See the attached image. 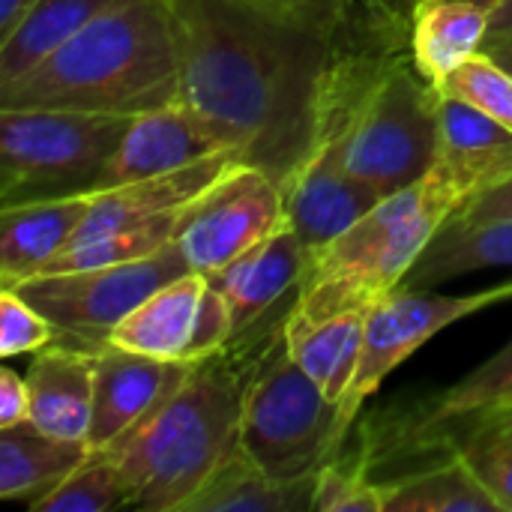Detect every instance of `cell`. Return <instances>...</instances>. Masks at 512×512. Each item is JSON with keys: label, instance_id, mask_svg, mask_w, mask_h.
<instances>
[{"label": "cell", "instance_id": "d590c367", "mask_svg": "<svg viewBox=\"0 0 512 512\" xmlns=\"http://www.w3.org/2000/svg\"><path fill=\"white\" fill-rule=\"evenodd\" d=\"M36 0H0V42L12 36V30L24 21Z\"/></svg>", "mask_w": 512, "mask_h": 512}, {"label": "cell", "instance_id": "4dcf8cb0", "mask_svg": "<svg viewBox=\"0 0 512 512\" xmlns=\"http://www.w3.org/2000/svg\"><path fill=\"white\" fill-rule=\"evenodd\" d=\"M57 339L54 324L18 291L0 288V354H36Z\"/></svg>", "mask_w": 512, "mask_h": 512}, {"label": "cell", "instance_id": "d4e9b609", "mask_svg": "<svg viewBox=\"0 0 512 512\" xmlns=\"http://www.w3.org/2000/svg\"><path fill=\"white\" fill-rule=\"evenodd\" d=\"M114 0H36L24 21L0 42V84L36 66L54 45L96 18Z\"/></svg>", "mask_w": 512, "mask_h": 512}, {"label": "cell", "instance_id": "5bb4252c", "mask_svg": "<svg viewBox=\"0 0 512 512\" xmlns=\"http://www.w3.org/2000/svg\"><path fill=\"white\" fill-rule=\"evenodd\" d=\"M189 366V360H156L120 345L102 348L96 354L87 447L111 450Z\"/></svg>", "mask_w": 512, "mask_h": 512}, {"label": "cell", "instance_id": "74e56055", "mask_svg": "<svg viewBox=\"0 0 512 512\" xmlns=\"http://www.w3.org/2000/svg\"><path fill=\"white\" fill-rule=\"evenodd\" d=\"M483 48H486L489 54H495L501 63H507L512 69V36H507V39H489Z\"/></svg>", "mask_w": 512, "mask_h": 512}, {"label": "cell", "instance_id": "e575fe53", "mask_svg": "<svg viewBox=\"0 0 512 512\" xmlns=\"http://www.w3.org/2000/svg\"><path fill=\"white\" fill-rule=\"evenodd\" d=\"M261 3H270V6L297 12L303 18H312V21L330 27V30H336V24L342 21L345 9L351 6V0H261Z\"/></svg>", "mask_w": 512, "mask_h": 512}, {"label": "cell", "instance_id": "52a82bcc", "mask_svg": "<svg viewBox=\"0 0 512 512\" xmlns=\"http://www.w3.org/2000/svg\"><path fill=\"white\" fill-rule=\"evenodd\" d=\"M339 447V405L282 351L246 384L240 450L270 477L318 474Z\"/></svg>", "mask_w": 512, "mask_h": 512}, {"label": "cell", "instance_id": "8992f818", "mask_svg": "<svg viewBox=\"0 0 512 512\" xmlns=\"http://www.w3.org/2000/svg\"><path fill=\"white\" fill-rule=\"evenodd\" d=\"M324 132L336 135L345 168L387 198L426 177L438 162L435 87L417 69L393 66L357 93L351 111L330 120Z\"/></svg>", "mask_w": 512, "mask_h": 512}, {"label": "cell", "instance_id": "d6a6232c", "mask_svg": "<svg viewBox=\"0 0 512 512\" xmlns=\"http://www.w3.org/2000/svg\"><path fill=\"white\" fill-rule=\"evenodd\" d=\"M501 216H512V174L486 186L483 192H477L453 219L462 222H486V219H501Z\"/></svg>", "mask_w": 512, "mask_h": 512}, {"label": "cell", "instance_id": "e0dca14e", "mask_svg": "<svg viewBox=\"0 0 512 512\" xmlns=\"http://www.w3.org/2000/svg\"><path fill=\"white\" fill-rule=\"evenodd\" d=\"M498 9L501 0H414V69L429 84H441L465 60L483 51Z\"/></svg>", "mask_w": 512, "mask_h": 512}, {"label": "cell", "instance_id": "484cf974", "mask_svg": "<svg viewBox=\"0 0 512 512\" xmlns=\"http://www.w3.org/2000/svg\"><path fill=\"white\" fill-rule=\"evenodd\" d=\"M512 408V342L495 357L453 384L441 402L435 405L429 423H459V420H483Z\"/></svg>", "mask_w": 512, "mask_h": 512}, {"label": "cell", "instance_id": "2e32d148", "mask_svg": "<svg viewBox=\"0 0 512 512\" xmlns=\"http://www.w3.org/2000/svg\"><path fill=\"white\" fill-rule=\"evenodd\" d=\"M306 264L309 255L294 228L285 222L273 237L207 279L225 294L234 315V330L240 336L255 321H261V315L270 312L288 294V288L300 285Z\"/></svg>", "mask_w": 512, "mask_h": 512}, {"label": "cell", "instance_id": "4316f807", "mask_svg": "<svg viewBox=\"0 0 512 512\" xmlns=\"http://www.w3.org/2000/svg\"><path fill=\"white\" fill-rule=\"evenodd\" d=\"M129 507L126 480L117 462L105 450H90L87 459L45 498H39L33 512H108Z\"/></svg>", "mask_w": 512, "mask_h": 512}, {"label": "cell", "instance_id": "44dd1931", "mask_svg": "<svg viewBox=\"0 0 512 512\" xmlns=\"http://www.w3.org/2000/svg\"><path fill=\"white\" fill-rule=\"evenodd\" d=\"M84 441H63L30 420L0 429V498L33 507L54 486H60L84 459Z\"/></svg>", "mask_w": 512, "mask_h": 512}, {"label": "cell", "instance_id": "4fadbf2b", "mask_svg": "<svg viewBox=\"0 0 512 512\" xmlns=\"http://www.w3.org/2000/svg\"><path fill=\"white\" fill-rule=\"evenodd\" d=\"M237 165H243V156L234 150H225V153H216V156L195 162L189 168H180V171L93 189L87 216L69 243H78V240H87L96 234H108V231H120V228L147 225V222H156V219H165L174 213H186L213 183H219Z\"/></svg>", "mask_w": 512, "mask_h": 512}, {"label": "cell", "instance_id": "836d02e7", "mask_svg": "<svg viewBox=\"0 0 512 512\" xmlns=\"http://www.w3.org/2000/svg\"><path fill=\"white\" fill-rule=\"evenodd\" d=\"M30 420V387L27 375H18L15 369L0 372V429L18 426Z\"/></svg>", "mask_w": 512, "mask_h": 512}, {"label": "cell", "instance_id": "ba28073f", "mask_svg": "<svg viewBox=\"0 0 512 512\" xmlns=\"http://www.w3.org/2000/svg\"><path fill=\"white\" fill-rule=\"evenodd\" d=\"M189 270L192 267L177 243H168L162 252L141 261L69 273H39L0 288H12L33 303L54 324V342L99 354L108 348L111 330L138 303Z\"/></svg>", "mask_w": 512, "mask_h": 512}, {"label": "cell", "instance_id": "5b68a950", "mask_svg": "<svg viewBox=\"0 0 512 512\" xmlns=\"http://www.w3.org/2000/svg\"><path fill=\"white\" fill-rule=\"evenodd\" d=\"M132 117L0 105V201L27 204L99 189Z\"/></svg>", "mask_w": 512, "mask_h": 512}, {"label": "cell", "instance_id": "9c48e42d", "mask_svg": "<svg viewBox=\"0 0 512 512\" xmlns=\"http://www.w3.org/2000/svg\"><path fill=\"white\" fill-rule=\"evenodd\" d=\"M507 300H512V279L483 288L477 294H456V297L423 294L420 288H396L378 306H372L360 363L339 405V441L357 420L366 399L378 393L384 378L393 369H399V363H405L429 339H435L441 330L453 327L456 321Z\"/></svg>", "mask_w": 512, "mask_h": 512}, {"label": "cell", "instance_id": "7c38bea8", "mask_svg": "<svg viewBox=\"0 0 512 512\" xmlns=\"http://www.w3.org/2000/svg\"><path fill=\"white\" fill-rule=\"evenodd\" d=\"M234 150L225 135L186 102H171L129 120L123 141L108 159L99 189L153 174H168L204 162L216 153ZM237 153V150H234Z\"/></svg>", "mask_w": 512, "mask_h": 512}, {"label": "cell", "instance_id": "d6986e66", "mask_svg": "<svg viewBox=\"0 0 512 512\" xmlns=\"http://www.w3.org/2000/svg\"><path fill=\"white\" fill-rule=\"evenodd\" d=\"M369 312L372 309H354L330 318H300L288 312L282 324L285 351L336 405H342L354 381Z\"/></svg>", "mask_w": 512, "mask_h": 512}, {"label": "cell", "instance_id": "8fae6325", "mask_svg": "<svg viewBox=\"0 0 512 512\" xmlns=\"http://www.w3.org/2000/svg\"><path fill=\"white\" fill-rule=\"evenodd\" d=\"M282 195L288 225L300 237L309 258L327 249L381 201L372 186L345 168L333 132L321 135L309 159L282 186Z\"/></svg>", "mask_w": 512, "mask_h": 512}, {"label": "cell", "instance_id": "9a60e30c", "mask_svg": "<svg viewBox=\"0 0 512 512\" xmlns=\"http://www.w3.org/2000/svg\"><path fill=\"white\" fill-rule=\"evenodd\" d=\"M30 423L63 441H84L93 417L96 354L60 342L36 351L27 369Z\"/></svg>", "mask_w": 512, "mask_h": 512}, {"label": "cell", "instance_id": "30bf717a", "mask_svg": "<svg viewBox=\"0 0 512 512\" xmlns=\"http://www.w3.org/2000/svg\"><path fill=\"white\" fill-rule=\"evenodd\" d=\"M285 222L282 186L267 171L243 162L186 210L174 243L195 273L213 276Z\"/></svg>", "mask_w": 512, "mask_h": 512}, {"label": "cell", "instance_id": "3957f363", "mask_svg": "<svg viewBox=\"0 0 512 512\" xmlns=\"http://www.w3.org/2000/svg\"><path fill=\"white\" fill-rule=\"evenodd\" d=\"M495 168L438 153L426 177L381 198L327 249L309 258L291 315L330 318L372 309L405 285L435 234L486 186Z\"/></svg>", "mask_w": 512, "mask_h": 512}, {"label": "cell", "instance_id": "f1b7e54d", "mask_svg": "<svg viewBox=\"0 0 512 512\" xmlns=\"http://www.w3.org/2000/svg\"><path fill=\"white\" fill-rule=\"evenodd\" d=\"M480 480L489 486L501 512H512V423L507 417H483L477 420L468 444L459 450Z\"/></svg>", "mask_w": 512, "mask_h": 512}, {"label": "cell", "instance_id": "f546056e", "mask_svg": "<svg viewBox=\"0 0 512 512\" xmlns=\"http://www.w3.org/2000/svg\"><path fill=\"white\" fill-rule=\"evenodd\" d=\"M315 512H384V486L372 483L360 468L324 462L315 477Z\"/></svg>", "mask_w": 512, "mask_h": 512}, {"label": "cell", "instance_id": "cb8c5ba5", "mask_svg": "<svg viewBox=\"0 0 512 512\" xmlns=\"http://www.w3.org/2000/svg\"><path fill=\"white\" fill-rule=\"evenodd\" d=\"M384 512H501V504L456 453L450 462L384 486Z\"/></svg>", "mask_w": 512, "mask_h": 512}, {"label": "cell", "instance_id": "277c9868", "mask_svg": "<svg viewBox=\"0 0 512 512\" xmlns=\"http://www.w3.org/2000/svg\"><path fill=\"white\" fill-rule=\"evenodd\" d=\"M219 354L195 360L153 408L105 450L126 480L129 507L183 512L213 471L240 447L249 381L243 384Z\"/></svg>", "mask_w": 512, "mask_h": 512}, {"label": "cell", "instance_id": "7a4b0ae2", "mask_svg": "<svg viewBox=\"0 0 512 512\" xmlns=\"http://www.w3.org/2000/svg\"><path fill=\"white\" fill-rule=\"evenodd\" d=\"M180 96L168 0H114L36 66L0 84V105L135 117Z\"/></svg>", "mask_w": 512, "mask_h": 512}, {"label": "cell", "instance_id": "1f68e13d", "mask_svg": "<svg viewBox=\"0 0 512 512\" xmlns=\"http://www.w3.org/2000/svg\"><path fill=\"white\" fill-rule=\"evenodd\" d=\"M234 336H237V330H234L231 306H228L225 294L207 279V291H204V300H201V309H198V321H195V333H192V339H189L186 360L195 363V360L213 357V354H219Z\"/></svg>", "mask_w": 512, "mask_h": 512}, {"label": "cell", "instance_id": "6da1fadb", "mask_svg": "<svg viewBox=\"0 0 512 512\" xmlns=\"http://www.w3.org/2000/svg\"><path fill=\"white\" fill-rule=\"evenodd\" d=\"M180 102L285 186L327 126L330 27L261 0H168Z\"/></svg>", "mask_w": 512, "mask_h": 512}, {"label": "cell", "instance_id": "83f0119b", "mask_svg": "<svg viewBox=\"0 0 512 512\" xmlns=\"http://www.w3.org/2000/svg\"><path fill=\"white\" fill-rule=\"evenodd\" d=\"M432 87L441 96H453L480 108L512 132V69L486 48Z\"/></svg>", "mask_w": 512, "mask_h": 512}, {"label": "cell", "instance_id": "ac0fdd59", "mask_svg": "<svg viewBox=\"0 0 512 512\" xmlns=\"http://www.w3.org/2000/svg\"><path fill=\"white\" fill-rule=\"evenodd\" d=\"M90 192L9 204L0 216V285L36 276L78 231Z\"/></svg>", "mask_w": 512, "mask_h": 512}, {"label": "cell", "instance_id": "ffe728a7", "mask_svg": "<svg viewBox=\"0 0 512 512\" xmlns=\"http://www.w3.org/2000/svg\"><path fill=\"white\" fill-rule=\"evenodd\" d=\"M207 291L204 273H183L138 303L114 330L108 345H120L156 360H186L198 309Z\"/></svg>", "mask_w": 512, "mask_h": 512}, {"label": "cell", "instance_id": "f35d334b", "mask_svg": "<svg viewBox=\"0 0 512 512\" xmlns=\"http://www.w3.org/2000/svg\"><path fill=\"white\" fill-rule=\"evenodd\" d=\"M501 417H507V420H510V423H512V408H510V411H504Z\"/></svg>", "mask_w": 512, "mask_h": 512}, {"label": "cell", "instance_id": "7402d4cb", "mask_svg": "<svg viewBox=\"0 0 512 512\" xmlns=\"http://www.w3.org/2000/svg\"><path fill=\"white\" fill-rule=\"evenodd\" d=\"M498 267H512V216L486 222L450 219L435 234L402 288H432L456 276Z\"/></svg>", "mask_w": 512, "mask_h": 512}, {"label": "cell", "instance_id": "8d00e7d4", "mask_svg": "<svg viewBox=\"0 0 512 512\" xmlns=\"http://www.w3.org/2000/svg\"><path fill=\"white\" fill-rule=\"evenodd\" d=\"M507 36H512V0H501V9L495 15V24H492L489 39H507Z\"/></svg>", "mask_w": 512, "mask_h": 512}, {"label": "cell", "instance_id": "603a6c76", "mask_svg": "<svg viewBox=\"0 0 512 512\" xmlns=\"http://www.w3.org/2000/svg\"><path fill=\"white\" fill-rule=\"evenodd\" d=\"M315 477L282 483L258 468L240 447L213 471L183 512H297L312 510Z\"/></svg>", "mask_w": 512, "mask_h": 512}]
</instances>
